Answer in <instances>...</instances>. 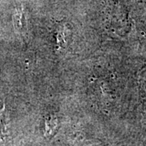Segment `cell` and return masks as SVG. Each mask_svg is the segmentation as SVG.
Listing matches in <instances>:
<instances>
[{
    "label": "cell",
    "instance_id": "cell-1",
    "mask_svg": "<svg viewBox=\"0 0 146 146\" xmlns=\"http://www.w3.org/2000/svg\"><path fill=\"white\" fill-rule=\"evenodd\" d=\"M7 124H8V115L6 112V106L4 104L3 109L0 110V137H3L7 134Z\"/></svg>",
    "mask_w": 146,
    "mask_h": 146
}]
</instances>
